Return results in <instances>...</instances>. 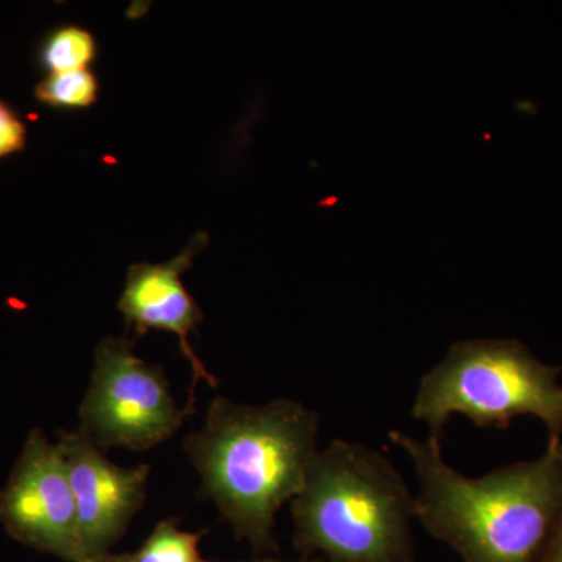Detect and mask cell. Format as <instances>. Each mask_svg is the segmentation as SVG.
<instances>
[{"instance_id":"1","label":"cell","mask_w":562,"mask_h":562,"mask_svg":"<svg viewBox=\"0 0 562 562\" xmlns=\"http://www.w3.org/2000/svg\"><path fill=\"white\" fill-rule=\"evenodd\" d=\"M419 479L414 517L464 562H542L562 520V441L546 452L469 479L441 443L390 431Z\"/></svg>"},{"instance_id":"2","label":"cell","mask_w":562,"mask_h":562,"mask_svg":"<svg viewBox=\"0 0 562 562\" xmlns=\"http://www.w3.org/2000/svg\"><path fill=\"white\" fill-rule=\"evenodd\" d=\"M319 416L302 403L277 398L239 405L217 397L184 452L236 538L276 550L277 513L294 501L317 453Z\"/></svg>"},{"instance_id":"3","label":"cell","mask_w":562,"mask_h":562,"mask_svg":"<svg viewBox=\"0 0 562 562\" xmlns=\"http://www.w3.org/2000/svg\"><path fill=\"white\" fill-rule=\"evenodd\" d=\"M295 546L327 562H413L414 497L380 450L335 439L291 502Z\"/></svg>"},{"instance_id":"4","label":"cell","mask_w":562,"mask_h":562,"mask_svg":"<svg viewBox=\"0 0 562 562\" xmlns=\"http://www.w3.org/2000/svg\"><path fill=\"white\" fill-rule=\"evenodd\" d=\"M561 368L546 364L516 339L453 344L422 376L413 416L439 441L454 414L482 428H506L520 416L542 422L549 442L562 441Z\"/></svg>"},{"instance_id":"5","label":"cell","mask_w":562,"mask_h":562,"mask_svg":"<svg viewBox=\"0 0 562 562\" xmlns=\"http://www.w3.org/2000/svg\"><path fill=\"white\" fill-rule=\"evenodd\" d=\"M187 416L165 373L136 357L131 341L109 336L99 344L80 428L102 450L151 449L176 435Z\"/></svg>"},{"instance_id":"6","label":"cell","mask_w":562,"mask_h":562,"mask_svg":"<svg viewBox=\"0 0 562 562\" xmlns=\"http://www.w3.org/2000/svg\"><path fill=\"white\" fill-rule=\"evenodd\" d=\"M0 520L18 541L61 560H85L79 516L68 469L58 446L32 431L5 490Z\"/></svg>"},{"instance_id":"7","label":"cell","mask_w":562,"mask_h":562,"mask_svg":"<svg viewBox=\"0 0 562 562\" xmlns=\"http://www.w3.org/2000/svg\"><path fill=\"white\" fill-rule=\"evenodd\" d=\"M57 446L76 498L85 560L109 553L143 506L150 468L113 464L81 428L63 432Z\"/></svg>"},{"instance_id":"8","label":"cell","mask_w":562,"mask_h":562,"mask_svg":"<svg viewBox=\"0 0 562 562\" xmlns=\"http://www.w3.org/2000/svg\"><path fill=\"white\" fill-rule=\"evenodd\" d=\"M209 244V235L199 232L187 249L161 265L139 262L128 269L124 291L117 303V308L124 314L127 324L135 327L138 335L149 330H165L179 338L180 349L190 361L192 383L190 403L187 413L192 412L194 387L201 380L216 387L213 373L206 371L203 362L195 357L191 349L190 335L203 319L201 306L191 297L184 288L181 276L191 268L195 255Z\"/></svg>"},{"instance_id":"9","label":"cell","mask_w":562,"mask_h":562,"mask_svg":"<svg viewBox=\"0 0 562 562\" xmlns=\"http://www.w3.org/2000/svg\"><path fill=\"white\" fill-rule=\"evenodd\" d=\"M201 532L181 531L172 520H162L151 531L132 562H210L199 550Z\"/></svg>"},{"instance_id":"10","label":"cell","mask_w":562,"mask_h":562,"mask_svg":"<svg viewBox=\"0 0 562 562\" xmlns=\"http://www.w3.org/2000/svg\"><path fill=\"white\" fill-rule=\"evenodd\" d=\"M35 95L54 109H88L98 101V80L88 69L55 72L36 85Z\"/></svg>"},{"instance_id":"11","label":"cell","mask_w":562,"mask_h":562,"mask_svg":"<svg viewBox=\"0 0 562 562\" xmlns=\"http://www.w3.org/2000/svg\"><path fill=\"white\" fill-rule=\"evenodd\" d=\"M94 57V38L90 32L79 27L58 29L41 49V61L52 74L87 69Z\"/></svg>"},{"instance_id":"12","label":"cell","mask_w":562,"mask_h":562,"mask_svg":"<svg viewBox=\"0 0 562 562\" xmlns=\"http://www.w3.org/2000/svg\"><path fill=\"white\" fill-rule=\"evenodd\" d=\"M27 128L18 114L0 102V158L24 150Z\"/></svg>"},{"instance_id":"13","label":"cell","mask_w":562,"mask_h":562,"mask_svg":"<svg viewBox=\"0 0 562 562\" xmlns=\"http://www.w3.org/2000/svg\"><path fill=\"white\" fill-rule=\"evenodd\" d=\"M542 562H562V520Z\"/></svg>"},{"instance_id":"14","label":"cell","mask_w":562,"mask_h":562,"mask_svg":"<svg viewBox=\"0 0 562 562\" xmlns=\"http://www.w3.org/2000/svg\"><path fill=\"white\" fill-rule=\"evenodd\" d=\"M81 562H131V554H101V557L88 558Z\"/></svg>"},{"instance_id":"15","label":"cell","mask_w":562,"mask_h":562,"mask_svg":"<svg viewBox=\"0 0 562 562\" xmlns=\"http://www.w3.org/2000/svg\"><path fill=\"white\" fill-rule=\"evenodd\" d=\"M251 562H290V561H279V560H261V561H251ZM294 562H327L325 560H302Z\"/></svg>"},{"instance_id":"16","label":"cell","mask_w":562,"mask_h":562,"mask_svg":"<svg viewBox=\"0 0 562 562\" xmlns=\"http://www.w3.org/2000/svg\"><path fill=\"white\" fill-rule=\"evenodd\" d=\"M132 562V561H131Z\"/></svg>"}]
</instances>
